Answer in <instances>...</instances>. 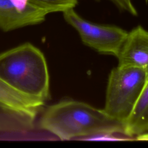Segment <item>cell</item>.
<instances>
[{"instance_id":"6da1fadb","label":"cell","mask_w":148,"mask_h":148,"mask_svg":"<svg viewBox=\"0 0 148 148\" xmlns=\"http://www.w3.org/2000/svg\"><path fill=\"white\" fill-rule=\"evenodd\" d=\"M39 125L40 128L62 140L76 138H116L114 135L127 136L124 123L111 117L103 109L73 100L63 101L47 107Z\"/></svg>"},{"instance_id":"7a4b0ae2","label":"cell","mask_w":148,"mask_h":148,"mask_svg":"<svg viewBox=\"0 0 148 148\" xmlns=\"http://www.w3.org/2000/svg\"><path fill=\"white\" fill-rule=\"evenodd\" d=\"M0 78L15 90L46 101L49 75L44 55L25 43L0 54Z\"/></svg>"},{"instance_id":"3957f363","label":"cell","mask_w":148,"mask_h":148,"mask_svg":"<svg viewBox=\"0 0 148 148\" xmlns=\"http://www.w3.org/2000/svg\"><path fill=\"white\" fill-rule=\"evenodd\" d=\"M148 72L143 68L118 65L108 77L104 111L125 124L141 94Z\"/></svg>"},{"instance_id":"277c9868","label":"cell","mask_w":148,"mask_h":148,"mask_svg":"<svg viewBox=\"0 0 148 148\" xmlns=\"http://www.w3.org/2000/svg\"><path fill=\"white\" fill-rule=\"evenodd\" d=\"M65 21L79 33L84 44L97 51L116 57L128 34L123 28L90 22L69 9L62 12Z\"/></svg>"},{"instance_id":"5b68a950","label":"cell","mask_w":148,"mask_h":148,"mask_svg":"<svg viewBox=\"0 0 148 148\" xmlns=\"http://www.w3.org/2000/svg\"><path fill=\"white\" fill-rule=\"evenodd\" d=\"M48 13L30 0H0V28L8 32L40 24Z\"/></svg>"},{"instance_id":"8992f818","label":"cell","mask_w":148,"mask_h":148,"mask_svg":"<svg viewBox=\"0 0 148 148\" xmlns=\"http://www.w3.org/2000/svg\"><path fill=\"white\" fill-rule=\"evenodd\" d=\"M116 57L118 65L140 68L148 72V31L138 25L128 32Z\"/></svg>"},{"instance_id":"52a82bcc","label":"cell","mask_w":148,"mask_h":148,"mask_svg":"<svg viewBox=\"0 0 148 148\" xmlns=\"http://www.w3.org/2000/svg\"><path fill=\"white\" fill-rule=\"evenodd\" d=\"M125 131L131 138L148 134V73L141 94L125 123Z\"/></svg>"},{"instance_id":"ba28073f","label":"cell","mask_w":148,"mask_h":148,"mask_svg":"<svg viewBox=\"0 0 148 148\" xmlns=\"http://www.w3.org/2000/svg\"><path fill=\"white\" fill-rule=\"evenodd\" d=\"M29 128L28 118L0 105V132H23Z\"/></svg>"},{"instance_id":"9c48e42d","label":"cell","mask_w":148,"mask_h":148,"mask_svg":"<svg viewBox=\"0 0 148 148\" xmlns=\"http://www.w3.org/2000/svg\"><path fill=\"white\" fill-rule=\"evenodd\" d=\"M38 8L46 11L48 14L54 12H63L69 9H74L78 0H30Z\"/></svg>"},{"instance_id":"30bf717a","label":"cell","mask_w":148,"mask_h":148,"mask_svg":"<svg viewBox=\"0 0 148 148\" xmlns=\"http://www.w3.org/2000/svg\"><path fill=\"white\" fill-rule=\"evenodd\" d=\"M99 1V0H96ZM120 10L127 12L132 16H138V12L132 3V0H109Z\"/></svg>"},{"instance_id":"8fae6325","label":"cell","mask_w":148,"mask_h":148,"mask_svg":"<svg viewBox=\"0 0 148 148\" xmlns=\"http://www.w3.org/2000/svg\"><path fill=\"white\" fill-rule=\"evenodd\" d=\"M137 140H148V134L139 136L136 138Z\"/></svg>"},{"instance_id":"7c38bea8","label":"cell","mask_w":148,"mask_h":148,"mask_svg":"<svg viewBox=\"0 0 148 148\" xmlns=\"http://www.w3.org/2000/svg\"><path fill=\"white\" fill-rule=\"evenodd\" d=\"M145 2L146 3H147L148 2V0H145Z\"/></svg>"}]
</instances>
